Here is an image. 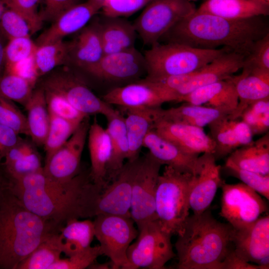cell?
Returning a JSON list of instances; mask_svg holds the SVG:
<instances>
[{
	"mask_svg": "<svg viewBox=\"0 0 269 269\" xmlns=\"http://www.w3.org/2000/svg\"><path fill=\"white\" fill-rule=\"evenodd\" d=\"M105 185L95 183L88 172L80 171L61 182L43 169L15 181L10 189L29 211L62 227L68 220L96 216L98 198Z\"/></svg>",
	"mask_w": 269,
	"mask_h": 269,
	"instance_id": "6da1fadb",
	"label": "cell"
},
{
	"mask_svg": "<svg viewBox=\"0 0 269 269\" xmlns=\"http://www.w3.org/2000/svg\"><path fill=\"white\" fill-rule=\"evenodd\" d=\"M264 17L230 19L195 10L161 39L201 49L227 47L245 56L258 40L269 33V21Z\"/></svg>",
	"mask_w": 269,
	"mask_h": 269,
	"instance_id": "7a4b0ae2",
	"label": "cell"
},
{
	"mask_svg": "<svg viewBox=\"0 0 269 269\" xmlns=\"http://www.w3.org/2000/svg\"><path fill=\"white\" fill-rule=\"evenodd\" d=\"M61 228L27 209L9 188L0 206V269H16L43 240Z\"/></svg>",
	"mask_w": 269,
	"mask_h": 269,
	"instance_id": "3957f363",
	"label": "cell"
},
{
	"mask_svg": "<svg viewBox=\"0 0 269 269\" xmlns=\"http://www.w3.org/2000/svg\"><path fill=\"white\" fill-rule=\"evenodd\" d=\"M233 228L217 221L207 209L189 215L175 248L178 269H220L233 248Z\"/></svg>",
	"mask_w": 269,
	"mask_h": 269,
	"instance_id": "277c9868",
	"label": "cell"
},
{
	"mask_svg": "<svg viewBox=\"0 0 269 269\" xmlns=\"http://www.w3.org/2000/svg\"><path fill=\"white\" fill-rule=\"evenodd\" d=\"M195 175L165 165L158 178L155 211L162 229L180 235L189 216V196Z\"/></svg>",
	"mask_w": 269,
	"mask_h": 269,
	"instance_id": "5b68a950",
	"label": "cell"
},
{
	"mask_svg": "<svg viewBox=\"0 0 269 269\" xmlns=\"http://www.w3.org/2000/svg\"><path fill=\"white\" fill-rule=\"evenodd\" d=\"M228 50H231L227 47L201 49L177 42H157L143 54L146 78L158 79L193 73Z\"/></svg>",
	"mask_w": 269,
	"mask_h": 269,
	"instance_id": "8992f818",
	"label": "cell"
},
{
	"mask_svg": "<svg viewBox=\"0 0 269 269\" xmlns=\"http://www.w3.org/2000/svg\"><path fill=\"white\" fill-rule=\"evenodd\" d=\"M137 227L136 240L127 251L128 263L125 269H165V265L176 255L172 235L162 229L157 219Z\"/></svg>",
	"mask_w": 269,
	"mask_h": 269,
	"instance_id": "52a82bcc",
	"label": "cell"
},
{
	"mask_svg": "<svg viewBox=\"0 0 269 269\" xmlns=\"http://www.w3.org/2000/svg\"><path fill=\"white\" fill-rule=\"evenodd\" d=\"M196 9L194 3L188 0H152L133 24L143 44L151 46Z\"/></svg>",
	"mask_w": 269,
	"mask_h": 269,
	"instance_id": "ba28073f",
	"label": "cell"
},
{
	"mask_svg": "<svg viewBox=\"0 0 269 269\" xmlns=\"http://www.w3.org/2000/svg\"><path fill=\"white\" fill-rule=\"evenodd\" d=\"M95 217V237L102 255L110 259L112 269H125L128 249L138 235L134 222L129 216L101 214Z\"/></svg>",
	"mask_w": 269,
	"mask_h": 269,
	"instance_id": "9c48e42d",
	"label": "cell"
},
{
	"mask_svg": "<svg viewBox=\"0 0 269 269\" xmlns=\"http://www.w3.org/2000/svg\"><path fill=\"white\" fill-rule=\"evenodd\" d=\"M219 214L234 230L244 228L258 219L268 210L266 202L259 193L243 183L223 182Z\"/></svg>",
	"mask_w": 269,
	"mask_h": 269,
	"instance_id": "30bf717a",
	"label": "cell"
},
{
	"mask_svg": "<svg viewBox=\"0 0 269 269\" xmlns=\"http://www.w3.org/2000/svg\"><path fill=\"white\" fill-rule=\"evenodd\" d=\"M42 87L63 96L75 109L87 116L101 114L107 118L116 111L98 98L83 81L68 71L51 74L44 80Z\"/></svg>",
	"mask_w": 269,
	"mask_h": 269,
	"instance_id": "8fae6325",
	"label": "cell"
},
{
	"mask_svg": "<svg viewBox=\"0 0 269 269\" xmlns=\"http://www.w3.org/2000/svg\"><path fill=\"white\" fill-rule=\"evenodd\" d=\"M161 164L149 152L141 157L133 181L130 214L137 227L157 219L155 200Z\"/></svg>",
	"mask_w": 269,
	"mask_h": 269,
	"instance_id": "7c38bea8",
	"label": "cell"
},
{
	"mask_svg": "<svg viewBox=\"0 0 269 269\" xmlns=\"http://www.w3.org/2000/svg\"><path fill=\"white\" fill-rule=\"evenodd\" d=\"M90 125L88 117L65 144L45 159L43 171L47 177L58 182H65L80 172L81 159Z\"/></svg>",
	"mask_w": 269,
	"mask_h": 269,
	"instance_id": "4fadbf2b",
	"label": "cell"
},
{
	"mask_svg": "<svg viewBox=\"0 0 269 269\" xmlns=\"http://www.w3.org/2000/svg\"><path fill=\"white\" fill-rule=\"evenodd\" d=\"M141 158L127 160L117 176L104 186L97 200L96 216H131L132 186Z\"/></svg>",
	"mask_w": 269,
	"mask_h": 269,
	"instance_id": "5bb4252c",
	"label": "cell"
},
{
	"mask_svg": "<svg viewBox=\"0 0 269 269\" xmlns=\"http://www.w3.org/2000/svg\"><path fill=\"white\" fill-rule=\"evenodd\" d=\"M86 71L106 80H125L138 77L144 71L146 72V64L144 55L133 47L104 54L98 62Z\"/></svg>",
	"mask_w": 269,
	"mask_h": 269,
	"instance_id": "9a60e30c",
	"label": "cell"
},
{
	"mask_svg": "<svg viewBox=\"0 0 269 269\" xmlns=\"http://www.w3.org/2000/svg\"><path fill=\"white\" fill-rule=\"evenodd\" d=\"M102 99L110 105L118 106L124 109L158 108L170 102L162 90L145 79L115 88L106 93Z\"/></svg>",
	"mask_w": 269,
	"mask_h": 269,
	"instance_id": "2e32d148",
	"label": "cell"
},
{
	"mask_svg": "<svg viewBox=\"0 0 269 269\" xmlns=\"http://www.w3.org/2000/svg\"><path fill=\"white\" fill-rule=\"evenodd\" d=\"M103 0H87L69 8L60 15L36 39L38 46L63 40L82 29L103 6Z\"/></svg>",
	"mask_w": 269,
	"mask_h": 269,
	"instance_id": "e0dca14e",
	"label": "cell"
},
{
	"mask_svg": "<svg viewBox=\"0 0 269 269\" xmlns=\"http://www.w3.org/2000/svg\"><path fill=\"white\" fill-rule=\"evenodd\" d=\"M213 153H202L198 158V169L189 196L190 209L200 214L208 209L218 188L224 181L220 175L221 167L216 162Z\"/></svg>",
	"mask_w": 269,
	"mask_h": 269,
	"instance_id": "ac0fdd59",
	"label": "cell"
},
{
	"mask_svg": "<svg viewBox=\"0 0 269 269\" xmlns=\"http://www.w3.org/2000/svg\"><path fill=\"white\" fill-rule=\"evenodd\" d=\"M153 130L189 153L198 155L206 152L214 153V141L205 132L203 128L158 119Z\"/></svg>",
	"mask_w": 269,
	"mask_h": 269,
	"instance_id": "d6986e66",
	"label": "cell"
},
{
	"mask_svg": "<svg viewBox=\"0 0 269 269\" xmlns=\"http://www.w3.org/2000/svg\"><path fill=\"white\" fill-rule=\"evenodd\" d=\"M232 242L239 257L257 265L269 256V216L260 217L244 228L233 229Z\"/></svg>",
	"mask_w": 269,
	"mask_h": 269,
	"instance_id": "ffe728a7",
	"label": "cell"
},
{
	"mask_svg": "<svg viewBox=\"0 0 269 269\" xmlns=\"http://www.w3.org/2000/svg\"><path fill=\"white\" fill-rule=\"evenodd\" d=\"M244 56L228 50L195 71L190 80L176 93L177 102L195 89L228 79L242 69Z\"/></svg>",
	"mask_w": 269,
	"mask_h": 269,
	"instance_id": "44dd1931",
	"label": "cell"
},
{
	"mask_svg": "<svg viewBox=\"0 0 269 269\" xmlns=\"http://www.w3.org/2000/svg\"><path fill=\"white\" fill-rule=\"evenodd\" d=\"M143 146L161 165L170 166L183 173L196 175L198 169L199 155L189 153L164 138L154 130L145 136Z\"/></svg>",
	"mask_w": 269,
	"mask_h": 269,
	"instance_id": "7402d4cb",
	"label": "cell"
},
{
	"mask_svg": "<svg viewBox=\"0 0 269 269\" xmlns=\"http://www.w3.org/2000/svg\"><path fill=\"white\" fill-rule=\"evenodd\" d=\"M241 73L230 77L238 94L239 102L229 120L240 118L242 112L252 103L269 97V70L242 68Z\"/></svg>",
	"mask_w": 269,
	"mask_h": 269,
	"instance_id": "603a6c76",
	"label": "cell"
},
{
	"mask_svg": "<svg viewBox=\"0 0 269 269\" xmlns=\"http://www.w3.org/2000/svg\"><path fill=\"white\" fill-rule=\"evenodd\" d=\"M179 102L220 109L231 115L236 110L239 99L230 77L199 87L181 97Z\"/></svg>",
	"mask_w": 269,
	"mask_h": 269,
	"instance_id": "cb8c5ba5",
	"label": "cell"
},
{
	"mask_svg": "<svg viewBox=\"0 0 269 269\" xmlns=\"http://www.w3.org/2000/svg\"><path fill=\"white\" fill-rule=\"evenodd\" d=\"M87 137L91 161L89 175L95 183L105 185L107 166L111 153V140L106 129L96 118L90 125Z\"/></svg>",
	"mask_w": 269,
	"mask_h": 269,
	"instance_id": "d4e9b609",
	"label": "cell"
},
{
	"mask_svg": "<svg viewBox=\"0 0 269 269\" xmlns=\"http://www.w3.org/2000/svg\"><path fill=\"white\" fill-rule=\"evenodd\" d=\"M100 23L85 27L75 40L70 43L68 61L86 70L104 55Z\"/></svg>",
	"mask_w": 269,
	"mask_h": 269,
	"instance_id": "484cf974",
	"label": "cell"
},
{
	"mask_svg": "<svg viewBox=\"0 0 269 269\" xmlns=\"http://www.w3.org/2000/svg\"><path fill=\"white\" fill-rule=\"evenodd\" d=\"M230 19H242L269 14V2L261 0H206L196 9Z\"/></svg>",
	"mask_w": 269,
	"mask_h": 269,
	"instance_id": "4316f807",
	"label": "cell"
},
{
	"mask_svg": "<svg viewBox=\"0 0 269 269\" xmlns=\"http://www.w3.org/2000/svg\"><path fill=\"white\" fill-rule=\"evenodd\" d=\"M159 108L124 109L127 114L124 120L129 145L127 160H134L139 157L143 140L153 130L157 119Z\"/></svg>",
	"mask_w": 269,
	"mask_h": 269,
	"instance_id": "83f0119b",
	"label": "cell"
},
{
	"mask_svg": "<svg viewBox=\"0 0 269 269\" xmlns=\"http://www.w3.org/2000/svg\"><path fill=\"white\" fill-rule=\"evenodd\" d=\"M225 163L240 169L269 175V134L248 145L239 147L228 157Z\"/></svg>",
	"mask_w": 269,
	"mask_h": 269,
	"instance_id": "f1b7e54d",
	"label": "cell"
},
{
	"mask_svg": "<svg viewBox=\"0 0 269 269\" xmlns=\"http://www.w3.org/2000/svg\"><path fill=\"white\" fill-rule=\"evenodd\" d=\"M229 115L228 112L220 109L185 103L177 107L167 109L159 107L157 111V120L204 128L214 121Z\"/></svg>",
	"mask_w": 269,
	"mask_h": 269,
	"instance_id": "f546056e",
	"label": "cell"
},
{
	"mask_svg": "<svg viewBox=\"0 0 269 269\" xmlns=\"http://www.w3.org/2000/svg\"><path fill=\"white\" fill-rule=\"evenodd\" d=\"M106 130L111 140V153L107 166L106 182L114 179L123 168L125 160L128 159L129 145L124 117L116 111L106 118Z\"/></svg>",
	"mask_w": 269,
	"mask_h": 269,
	"instance_id": "4dcf8cb0",
	"label": "cell"
},
{
	"mask_svg": "<svg viewBox=\"0 0 269 269\" xmlns=\"http://www.w3.org/2000/svg\"><path fill=\"white\" fill-rule=\"evenodd\" d=\"M100 23L105 54L134 47L136 32L134 24L122 17L106 16Z\"/></svg>",
	"mask_w": 269,
	"mask_h": 269,
	"instance_id": "1f68e13d",
	"label": "cell"
},
{
	"mask_svg": "<svg viewBox=\"0 0 269 269\" xmlns=\"http://www.w3.org/2000/svg\"><path fill=\"white\" fill-rule=\"evenodd\" d=\"M29 136L37 145H43L49 125V113L42 87L33 90L24 106Z\"/></svg>",
	"mask_w": 269,
	"mask_h": 269,
	"instance_id": "d6a6232c",
	"label": "cell"
},
{
	"mask_svg": "<svg viewBox=\"0 0 269 269\" xmlns=\"http://www.w3.org/2000/svg\"><path fill=\"white\" fill-rule=\"evenodd\" d=\"M59 234L63 253L69 257L91 247L95 237L93 221L71 219L60 229Z\"/></svg>",
	"mask_w": 269,
	"mask_h": 269,
	"instance_id": "836d02e7",
	"label": "cell"
},
{
	"mask_svg": "<svg viewBox=\"0 0 269 269\" xmlns=\"http://www.w3.org/2000/svg\"><path fill=\"white\" fill-rule=\"evenodd\" d=\"M69 46L70 43L63 40L38 46L31 58L32 68L37 78L68 62Z\"/></svg>",
	"mask_w": 269,
	"mask_h": 269,
	"instance_id": "e575fe53",
	"label": "cell"
},
{
	"mask_svg": "<svg viewBox=\"0 0 269 269\" xmlns=\"http://www.w3.org/2000/svg\"><path fill=\"white\" fill-rule=\"evenodd\" d=\"M63 253L59 232L43 240L17 266L16 269H49Z\"/></svg>",
	"mask_w": 269,
	"mask_h": 269,
	"instance_id": "d590c367",
	"label": "cell"
},
{
	"mask_svg": "<svg viewBox=\"0 0 269 269\" xmlns=\"http://www.w3.org/2000/svg\"><path fill=\"white\" fill-rule=\"evenodd\" d=\"M80 124L49 114V128L43 144L45 159L65 144Z\"/></svg>",
	"mask_w": 269,
	"mask_h": 269,
	"instance_id": "8d00e7d4",
	"label": "cell"
},
{
	"mask_svg": "<svg viewBox=\"0 0 269 269\" xmlns=\"http://www.w3.org/2000/svg\"><path fill=\"white\" fill-rule=\"evenodd\" d=\"M210 136L215 143L213 153L219 159L229 155L240 145L230 126L228 117L218 119L208 126Z\"/></svg>",
	"mask_w": 269,
	"mask_h": 269,
	"instance_id": "74e56055",
	"label": "cell"
},
{
	"mask_svg": "<svg viewBox=\"0 0 269 269\" xmlns=\"http://www.w3.org/2000/svg\"><path fill=\"white\" fill-rule=\"evenodd\" d=\"M34 84L16 74L4 72L0 75V95L24 107L32 95Z\"/></svg>",
	"mask_w": 269,
	"mask_h": 269,
	"instance_id": "f35d334b",
	"label": "cell"
},
{
	"mask_svg": "<svg viewBox=\"0 0 269 269\" xmlns=\"http://www.w3.org/2000/svg\"><path fill=\"white\" fill-rule=\"evenodd\" d=\"M37 47L30 36L9 39L4 49V72L11 73L22 62L31 59Z\"/></svg>",
	"mask_w": 269,
	"mask_h": 269,
	"instance_id": "ab89813d",
	"label": "cell"
},
{
	"mask_svg": "<svg viewBox=\"0 0 269 269\" xmlns=\"http://www.w3.org/2000/svg\"><path fill=\"white\" fill-rule=\"evenodd\" d=\"M1 165L11 181L18 180L43 169L40 155L34 147L13 162Z\"/></svg>",
	"mask_w": 269,
	"mask_h": 269,
	"instance_id": "60d3db41",
	"label": "cell"
},
{
	"mask_svg": "<svg viewBox=\"0 0 269 269\" xmlns=\"http://www.w3.org/2000/svg\"><path fill=\"white\" fill-rule=\"evenodd\" d=\"M44 90L49 114L79 124L89 117L78 111L60 95L48 90Z\"/></svg>",
	"mask_w": 269,
	"mask_h": 269,
	"instance_id": "b9f144b4",
	"label": "cell"
},
{
	"mask_svg": "<svg viewBox=\"0 0 269 269\" xmlns=\"http://www.w3.org/2000/svg\"><path fill=\"white\" fill-rule=\"evenodd\" d=\"M0 124L29 136L26 118L13 102L0 95Z\"/></svg>",
	"mask_w": 269,
	"mask_h": 269,
	"instance_id": "7bdbcfd3",
	"label": "cell"
},
{
	"mask_svg": "<svg viewBox=\"0 0 269 269\" xmlns=\"http://www.w3.org/2000/svg\"><path fill=\"white\" fill-rule=\"evenodd\" d=\"M224 168L229 174L239 179L267 200L269 199V175H263L240 169L226 163Z\"/></svg>",
	"mask_w": 269,
	"mask_h": 269,
	"instance_id": "ee69618b",
	"label": "cell"
},
{
	"mask_svg": "<svg viewBox=\"0 0 269 269\" xmlns=\"http://www.w3.org/2000/svg\"><path fill=\"white\" fill-rule=\"evenodd\" d=\"M0 29L8 40L30 36L31 34L29 25L25 19L8 7L0 15Z\"/></svg>",
	"mask_w": 269,
	"mask_h": 269,
	"instance_id": "f6af8a7d",
	"label": "cell"
},
{
	"mask_svg": "<svg viewBox=\"0 0 269 269\" xmlns=\"http://www.w3.org/2000/svg\"><path fill=\"white\" fill-rule=\"evenodd\" d=\"M102 256L99 245L90 247L65 259H60L49 269H84L89 267Z\"/></svg>",
	"mask_w": 269,
	"mask_h": 269,
	"instance_id": "bcb514c9",
	"label": "cell"
},
{
	"mask_svg": "<svg viewBox=\"0 0 269 269\" xmlns=\"http://www.w3.org/2000/svg\"><path fill=\"white\" fill-rule=\"evenodd\" d=\"M40 0H3L7 7L19 13L28 23L31 34L42 27L41 20L37 8Z\"/></svg>",
	"mask_w": 269,
	"mask_h": 269,
	"instance_id": "7dc6e473",
	"label": "cell"
},
{
	"mask_svg": "<svg viewBox=\"0 0 269 269\" xmlns=\"http://www.w3.org/2000/svg\"><path fill=\"white\" fill-rule=\"evenodd\" d=\"M152 0H105L102 8L104 16L126 17L143 8Z\"/></svg>",
	"mask_w": 269,
	"mask_h": 269,
	"instance_id": "c3c4849f",
	"label": "cell"
},
{
	"mask_svg": "<svg viewBox=\"0 0 269 269\" xmlns=\"http://www.w3.org/2000/svg\"><path fill=\"white\" fill-rule=\"evenodd\" d=\"M242 68L269 70V33L255 43L244 57Z\"/></svg>",
	"mask_w": 269,
	"mask_h": 269,
	"instance_id": "681fc988",
	"label": "cell"
},
{
	"mask_svg": "<svg viewBox=\"0 0 269 269\" xmlns=\"http://www.w3.org/2000/svg\"><path fill=\"white\" fill-rule=\"evenodd\" d=\"M80 0H43L44 7L39 13L42 20L53 22L60 15L72 6L78 4Z\"/></svg>",
	"mask_w": 269,
	"mask_h": 269,
	"instance_id": "f907efd6",
	"label": "cell"
},
{
	"mask_svg": "<svg viewBox=\"0 0 269 269\" xmlns=\"http://www.w3.org/2000/svg\"><path fill=\"white\" fill-rule=\"evenodd\" d=\"M228 120L240 147L250 144L253 142L254 135L251 128L246 123L240 119Z\"/></svg>",
	"mask_w": 269,
	"mask_h": 269,
	"instance_id": "816d5d0a",
	"label": "cell"
},
{
	"mask_svg": "<svg viewBox=\"0 0 269 269\" xmlns=\"http://www.w3.org/2000/svg\"><path fill=\"white\" fill-rule=\"evenodd\" d=\"M19 134L0 124V165L8 150L19 139Z\"/></svg>",
	"mask_w": 269,
	"mask_h": 269,
	"instance_id": "f5cc1de1",
	"label": "cell"
},
{
	"mask_svg": "<svg viewBox=\"0 0 269 269\" xmlns=\"http://www.w3.org/2000/svg\"><path fill=\"white\" fill-rule=\"evenodd\" d=\"M220 269H261L260 266L246 262L239 257L233 247L222 262Z\"/></svg>",
	"mask_w": 269,
	"mask_h": 269,
	"instance_id": "db71d44e",
	"label": "cell"
},
{
	"mask_svg": "<svg viewBox=\"0 0 269 269\" xmlns=\"http://www.w3.org/2000/svg\"><path fill=\"white\" fill-rule=\"evenodd\" d=\"M247 108L258 115L269 112V97L256 101Z\"/></svg>",
	"mask_w": 269,
	"mask_h": 269,
	"instance_id": "11a10c76",
	"label": "cell"
},
{
	"mask_svg": "<svg viewBox=\"0 0 269 269\" xmlns=\"http://www.w3.org/2000/svg\"><path fill=\"white\" fill-rule=\"evenodd\" d=\"M10 187V181L0 165V206Z\"/></svg>",
	"mask_w": 269,
	"mask_h": 269,
	"instance_id": "9f6ffc18",
	"label": "cell"
},
{
	"mask_svg": "<svg viewBox=\"0 0 269 269\" xmlns=\"http://www.w3.org/2000/svg\"><path fill=\"white\" fill-rule=\"evenodd\" d=\"M6 37L0 29V75L4 66V49Z\"/></svg>",
	"mask_w": 269,
	"mask_h": 269,
	"instance_id": "6f0895ef",
	"label": "cell"
},
{
	"mask_svg": "<svg viewBox=\"0 0 269 269\" xmlns=\"http://www.w3.org/2000/svg\"><path fill=\"white\" fill-rule=\"evenodd\" d=\"M88 269H112V264L110 262V263H97L95 262L93 263Z\"/></svg>",
	"mask_w": 269,
	"mask_h": 269,
	"instance_id": "680465c9",
	"label": "cell"
},
{
	"mask_svg": "<svg viewBox=\"0 0 269 269\" xmlns=\"http://www.w3.org/2000/svg\"><path fill=\"white\" fill-rule=\"evenodd\" d=\"M261 0L266 1V2H269V0Z\"/></svg>",
	"mask_w": 269,
	"mask_h": 269,
	"instance_id": "91938a15",
	"label": "cell"
},
{
	"mask_svg": "<svg viewBox=\"0 0 269 269\" xmlns=\"http://www.w3.org/2000/svg\"><path fill=\"white\" fill-rule=\"evenodd\" d=\"M189 0V1H190L191 2H193V1H195L196 0Z\"/></svg>",
	"mask_w": 269,
	"mask_h": 269,
	"instance_id": "94428289",
	"label": "cell"
},
{
	"mask_svg": "<svg viewBox=\"0 0 269 269\" xmlns=\"http://www.w3.org/2000/svg\"><path fill=\"white\" fill-rule=\"evenodd\" d=\"M103 1H104L105 0H103Z\"/></svg>",
	"mask_w": 269,
	"mask_h": 269,
	"instance_id": "6125c7cd",
	"label": "cell"
}]
</instances>
